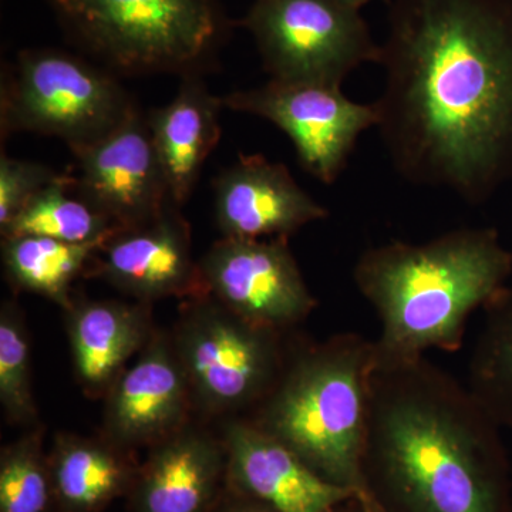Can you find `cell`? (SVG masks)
Masks as SVG:
<instances>
[{
  "mask_svg": "<svg viewBox=\"0 0 512 512\" xmlns=\"http://www.w3.org/2000/svg\"><path fill=\"white\" fill-rule=\"evenodd\" d=\"M376 128L406 183L480 205L512 183V0H393Z\"/></svg>",
  "mask_w": 512,
  "mask_h": 512,
  "instance_id": "1",
  "label": "cell"
},
{
  "mask_svg": "<svg viewBox=\"0 0 512 512\" xmlns=\"http://www.w3.org/2000/svg\"><path fill=\"white\" fill-rule=\"evenodd\" d=\"M498 424L429 362L380 359L369 384L367 488L380 512H511Z\"/></svg>",
  "mask_w": 512,
  "mask_h": 512,
  "instance_id": "2",
  "label": "cell"
},
{
  "mask_svg": "<svg viewBox=\"0 0 512 512\" xmlns=\"http://www.w3.org/2000/svg\"><path fill=\"white\" fill-rule=\"evenodd\" d=\"M512 274V251L493 228H457L424 244L393 241L366 249L353 281L379 316L380 359L457 352L467 322Z\"/></svg>",
  "mask_w": 512,
  "mask_h": 512,
  "instance_id": "3",
  "label": "cell"
},
{
  "mask_svg": "<svg viewBox=\"0 0 512 512\" xmlns=\"http://www.w3.org/2000/svg\"><path fill=\"white\" fill-rule=\"evenodd\" d=\"M375 365V340L357 333L289 349L278 382L249 419L330 483L356 491L370 512H380L365 477Z\"/></svg>",
  "mask_w": 512,
  "mask_h": 512,
  "instance_id": "4",
  "label": "cell"
},
{
  "mask_svg": "<svg viewBox=\"0 0 512 512\" xmlns=\"http://www.w3.org/2000/svg\"><path fill=\"white\" fill-rule=\"evenodd\" d=\"M67 39L121 76H202L232 22L220 0H47Z\"/></svg>",
  "mask_w": 512,
  "mask_h": 512,
  "instance_id": "5",
  "label": "cell"
},
{
  "mask_svg": "<svg viewBox=\"0 0 512 512\" xmlns=\"http://www.w3.org/2000/svg\"><path fill=\"white\" fill-rule=\"evenodd\" d=\"M137 107L116 74L66 50L25 49L3 69V138L57 137L74 153L116 130Z\"/></svg>",
  "mask_w": 512,
  "mask_h": 512,
  "instance_id": "6",
  "label": "cell"
},
{
  "mask_svg": "<svg viewBox=\"0 0 512 512\" xmlns=\"http://www.w3.org/2000/svg\"><path fill=\"white\" fill-rule=\"evenodd\" d=\"M284 333L259 328L210 295L190 299L173 339L192 402L222 414L256 407L284 370Z\"/></svg>",
  "mask_w": 512,
  "mask_h": 512,
  "instance_id": "7",
  "label": "cell"
},
{
  "mask_svg": "<svg viewBox=\"0 0 512 512\" xmlns=\"http://www.w3.org/2000/svg\"><path fill=\"white\" fill-rule=\"evenodd\" d=\"M254 37L269 80L342 87L380 45L345 0H255L239 22Z\"/></svg>",
  "mask_w": 512,
  "mask_h": 512,
  "instance_id": "8",
  "label": "cell"
},
{
  "mask_svg": "<svg viewBox=\"0 0 512 512\" xmlns=\"http://www.w3.org/2000/svg\"><path fill=\"white\" fill-rule=\"evenodd\" d=\"M221 99L225 109L261 117L284 131L303 170L326 185L338 181L359 137L377 124L375 103H356L342 87L326 84L269 80Z\"/></svg>",
  "mask_w": 512,
  "mask_h": 512,
  "instance_id": "9",
  "label": "cell"
},
{
  "mask_svg": "<svg viewBox=\"0 0 512 512\" xmlns=\"http://www.w3.org/2000/svg\"><path fill=\"white\" fill-rule=\"evenodd\" d=\"M200 266L207 295L259 328L288 332L318 306L288 238H222Z\"/></svg>",
  "mask_w": 512,
  "mask_h": 512,
  "instance_id": "10",
  "label": "cell"
},
{
  "mask_svg": "<svg viewBox=\"0 0 512 512\" xmlns=\"http://www.w3.org/2000/svg\"><path fill=\"white\" fill-rule=\"evenodd\" d=\"M73 154L77 192L119 228L153 220L174 204L140 107L116 130Z\"/></svg>",
  "mask_w": 512,
  "mask_h": 512,
  "instance_id": "11",
  "label": "cell"
},
{
  "mask_svg": "<svg viewBox=\"0 0 512 512\" xmlns=\"http://www.w3.org/2000/svg\"><path fill=\"white\" fill-rule=\"evenodd\" d=\"M180 210L171 204L153 220L117 229L93 255L90 274L138 302L207 295L190 224Z\"/></svg>",
  "mask_w": 512,
  "mask_h": 512,
  "instance_id": "12",
  "label": "cell"
},
{
  "mask_svg": "<svg viewBox=\"0 0 512 512\" xmlns=\"http://www.w3.org/2000/svg\"><path fill=\"white\" fill-rule=\"evenodd\" d=\"M192 404L173 340L153 333L106 394L103 437L128 451L157 446L187 426Z\"/></svg>",
  "mask_w": 512,
  "mask_h": 512,
  "instance_id": "13",
  "label": "cell"
},
{
  "mask_svg": "<svg viewBox=\"0 0 512 512\" xmlns=\"http://www.w3.org/2000/svg\"><path fill=\"white\" fill-rule=\"evenodd\" d=\"M222 443L227 454V490L272 511L333 512L350 501L365 505L356 491L330 483L251 420L229 423Z\"/></svg>",
  "mask_w": 512,
  "mask_h": 512,
  "instance_id": "14",
  "label": "cell"
},
{
  "mask_svg": "<svg viewBox=\"0 0 512 512\" xmlns=\"http://www.w3.org/2000/svg\"><path fill=\"white\" fill-rule=\"evenodd\" d=\"M215 220L224 238H289L326 220L328 208L299 187L286 165L239 154L212 183Z\"/></svg>",
  "mask_w": 512,
  "mask_h": 512,
  "instance_id": "15",
  "label": "cell"
},
{
  "mask_svg": "<svg viewBox=\"0 0 512 512\" xmlns=\"http://www.w3.org/2000/svg\"><path fill=\"white\" fill-rule=\"evenodd\" d=\"M225 490L224 443L187 424L150 448L130 497L133 512H214Z\"/></svg>",
  "mask_w": 512,
  "mask_h": 512,
  "instance_id": "16",
  "label": "cell"
},
{
  "mask_svg": "<svg viewBox=\"0 0 512 512\" xmlns=\"http://www.w3.org/2000/svg\"><path fill=\"white\" fill-rule=\"evenodd\" d=\"M64 312L77 382L89 397L106 396L153 336L150 303L73 299Z\"/></svg>",
  "mask_w": 512,
  "mask_h": 512,
  "instance_id": "17",
  "label": "cell"
},
{
  "mask_svg": "<svg viewBox=\"0 0 512 512\" xmlns=\"http://www.w3.org/2000/svg\"><path fill=\"white\" fill-rule=\"evenodd\" d=\"M221 97L202 76L181 77L170 103L147 113L148 126L171 201L183 207L200 180L202 167L221 138Z\"/></svg>",
  "mask_w": 512,
  "mask_h": 512,
  "instance_id": "18",
  "label": "cell"
},
{
  "mask_svg": "<svg viewBox=\"0 0 512 512\" xmlns=\"http://www.w3.org/2000/svg\"><path fill=\"white\" fill-rule=\"evenodd\" d=\"M59 512H101L130 495L138 466L131 451L107 439L59 434L49 453Z\"/></svg>",
  "mask_w": 512,
  "mask_h": 512,
  "instance_id": "19",
  "label": "cell"
},
{
  "mask_svg": "<svg viewBox=\"0 0 512 512\" xmlns=\"http://www.w3.org/2000/svg\"><path fill=\"white\" fill-rule=\"evenodd\" d=\"M101 244H70L59 239L15 235L2 238V259L10 284L36 293L66 311L72 305V285Z\"/></svg>",
  "mask_w": 512,
  "mask_h": 512,
  "instance_id": "20",
  "label": "cell"
},
{
  "mask_svg": "<svg viewBox=\"0 0 512 512\" xmlns=\"http://www.w3.org/2000/svg\"><path fill=\"white\" fill-rule=\"evenodd\" d=\"M483 309L468 390L498 426L512 429V286H505Z\"/></svg>",
  "mask_w": 512,
  "mask_h": 512,
  "instance_id": "21",
  "label": "cell"
},
{
  "mask_svg": "<svg viewBox=\"0 0 512 512\" xmlns=\"http://www.w3.org/2000/svg\"><path fill=\"white\" fill-rule=\"evenodd\" d=\"M117 229L110 218L77 192L72 175L60 174L0 232L2 238L35 235L70 244H103Z\"/></svg>",
  "mask_w": 512,
  "mask_h": 512,
  "instance_id": "22",
  "label": "cell"
},
{
  "mask_svg": "<svg viewBox=\"0 0 512 512\" xmlns=\"http://www.w3.org/2000/svg\"><path fill=\"white\" fill-rule=\"evenodd\" d=\"M43 427H32L0 454V512H59Z\"/></svg>",
  "mask_w": 512,
  "mask_h": 512,
  "instance_id": "23",
  "label": "cell"
},
{
  "mask_svg": "<svg viewBox=\"0 0 512 512\" xmlns=\"http://www.w3.org/2000/svg\"><path fill=\"white\" fill-rule=\"evenodd\" d=\"M0 403L9 423L39 426L32 389L28 329L13 301L0 309Z\"/></svg>",
  "mask_w": 512,
  "mask_h": 512,
  "instance_id": "24",
  "label": "cell"
},
{
  "mask_svg": "<svg viewBox=\"0 0 512 512\" xmlns=\"http://www.w3.org/2000/svg\"><path fill=\"white\" fill-rule=\"evenodd\" d=\"M60 177L56 171L36 161L2 154L0 158V231L15 220L26 204L43 188Z\"/></svg>",
  "mask_w": 512,
  "mask_h": 512,
  "instance_id": "25",
  "label": "cell"
},
{
  "mask_svg": "<svg viewBox=\"0 0 512 512\" xmlns=\"http://www.w3.org/2000/svg\"><path fill=\"white\" fill-rule=\"evenodd\" d=\"M214 512H275L271 508L261 503H256L249 498L241 497L225 490L224 497L221 498L220 504L215 508Z\"/></svg>",
  "mask_w": 512,
  "mask_h": 512,
  "instance_id": "26",
  "label": "cell"
},
{
  "mask_svg": "<svg viewBox=\"0 0 512 512\" xmlns=\"http://www.w3.org/2000/svg\"><path fill=\"white\" fill-rule=\"evenodd\" d=\"M333 512H370L360 501H350Z\"/></svg>",
  "mask_w": 512,
  "mask_h": 512,
  "instance_id": "27",
  "label": "cell"
},
{
  "mask_svg": "<svg viewBox=\"0 0 512 512\" xmlns=\"http://www.w3.org/2000/svg\"><path fill=\"white\" fill-rule=\"evenodd\" d=\"M346 3H349L350 6L356 9H362L363 6H366L367 3L373 2V0H345Z\"/></svg>",
  "mask_w": 512,
  "mask_h": 512,
  "instance_id": "28",
  "label": "cell"
}]
</instances>
